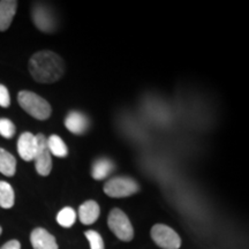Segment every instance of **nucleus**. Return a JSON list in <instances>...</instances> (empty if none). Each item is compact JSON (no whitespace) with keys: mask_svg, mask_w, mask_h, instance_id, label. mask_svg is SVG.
<instances>
[{"mask_svg":"<svg viewBox=\"0 0 249 249\" xmlns=\"http://www.w3.org/2000/svg\"><path fill=\"white\" fill-rule=\"evenodd\" d=\"M30 242L34 249H58L54 236L42 227H37L31 232Z\"/></svg>","mask_w":249,"mask_h":249,"instance_id":"1a4fd4ad","label":"nucleus"},{"mask_svg":"<svg viewBox=\"0 0 249 249\" xmlns=\"http://www.w3.org/2000/svg\"><path fill=\"white\" fill-rule=\"evenodd\" d=\"M29 71L37 82L50 85L57 82L64 75L65 64L54 52L39 51L30 58Z\"/></svg>","mask_w":249,"mask_h":249,"instance_id":"f257e3e1","label":"nucleus"},{"mask_svg":"<svg viewBox=\"0 0 249 249\" xmlns=\"http://www.w3.org/2000/svg\"><path fill=\"white\" fill-rule=\"evenodd\" d=\"M0 249H21V244L18 240H11L1 246Z\"/></svg>","mask_w":249,"mask_h":249,"instance_id":"412c9836","label":"nucleus"},{"mask_svg":"<svg viewBox=\"0 0 249 249\" xmlns=\"http://www.w3.org/2000/svg\"><path fill=\"white\" fill-rule=\"evenodd\" d=\"M33 21L35 23V26L38 28L40 31H44V33H52L54 31L55 23L54 15L52 14L51 9L46 7L44 5H36L33 8Z\"/></svg>","mask_w":249,"mask_h":249,"instance_id":"0eeeda50","label":"nucleus"},{"mask_svg":"<svg viewBox=\"0 0 249 249\" xmlns=\"http://www.w3.org/2000/svg\"><path fill=\"white\" fill-rule=\"evenodd\" d=\"M65 126L71 133L82 135L89 128V119L79 111H71L65 119Z\"/></svg>","mask_w":249,"mask_h":249,"instance_id":"9d476101","label":"nucleus"},{"mask_svg":"<svg viewBox=\"0 0 249 249\" xmlns=\"http://www.w3.org/2000/svg\"><path fill=\"white\" fill-rule=\"evenodd\" d=\"M107 225L113 234L121 241H132L134 238V227L129 218L123 210L114 208L108 213Z\"/></svg>","mask_w":249,"mask_h":249,"instance_id":"7ed1b4c3","label":"nucleus"},{"mask_svg":"<svg viewBox=\"0 0 249 249\" xmlns=\"http://www.w3.org/2000/svg\"><path fill=\"white\" fill-rule=\"evenodd\" d=\"M15 124L9 119H0V135L5 139H12L15 135Z\"/></svg>","mask_w":249,"mask_h":249,"instance_id":"a211bd4d","label":"nucleus"},{"mask_svg":"<svg viewBox=\"0 0 249 249\" xmlns=\"http://www.w3.org/2000/svg\"><path fill=\"white\" fill-rule=\"evenodd\" d=\"M37 149L34 161H35V167L37 173L39 176L46 177L51 173L52 170V158L48 148V142L44 134H37Z\"/></svg>","mask_w":249,"mask_h":249,"instance_id":"423d86ee","label":"nucleus"},{"mask_svg":"<svg viewBox=\"0 0 249 249\" xmlns=\"http://www.w3.org/2000/svg\"><path fill=\"white\" fill-rule=\"evenodd\" d=\"M11 105V97L9 92L5 86L0 85V107H8Z\"/></svg>","mask_w":249,"mask_h":249,"instance_id":"aec40b11","label":"nucleus"},{"mask_svg":"<svg viewBox=\"0 0 249 249\" xmlns=\"http://www.w3.org/2000/svg\"><path fill=\"white\" fill-rule=\"evenodd\" d=\"M17 171V160L11 152L0 148V173L6 177H13Z\"/></svg>","mask_w":249,"mask_h":249,"instance_id":"4468645a","label":"nucleus"},{"mask_svg":"<svg viewBox=\"0 0 249 249\" xmlns=\"http://www.w3.org/2000/svg\"><path fill=\"white\" fill-rule=\"evenodd\" d=\"M46 142H48V148L51 155L55 156V157H66L68 155L66 143L60 136L51 135L49 139H46Z\"/></svg>","mask_w":249,"mask_h":249,"instance_id":"dca6fc26","label":"nucleus"},{"mask_svg":"<svg viewBox=\"0 0 249 249\" xmlns=\"http://www.w3.org/2000/svg\"><path fill=\"white\" fill-rule=\"evenodd\" d=\"M1 232H2V229H1V226H0V235H1Z\"/></svg>","mask_w":249,"mask_h":249,"instance_id":"4be33fe9","label":"nucleus"},{"mask_svg":"<svg viewBox=\"0 0 249 249\" xmlns=\"http://www.w3.org/2000/svg\"><path fill=\"white\" fill-rule=\"evenodd\" d=\"M151 239L160 248L163 249H179L181 247L180 235L164 224H156L151 227Z\"/></svg>","mask_w":249,"mask_h":249,"instance_id":"39448f33","label":"nucleus"},{"mask_svg":"<svg viewBox=\"0 0 249 249\" xmlns=\"http://www.w3.org/2000/svg\"><path fill=\"white\" fill-rule=\"evenodd\" d=\"M18 1L15 0H1L0 1V31L7 30L15 17Z\"/></svg>","mask_w":249,"mask_h":249,"instance_id":"f8f14e48","label":"nucleus"},{"mask_svg":"<svg viewBox=\"0 0 249 249\" xmlns=\"http://www.w3.org/2000/svg\"><path fill=\"white\" fill-rule=\"evenodd\" d=\"M76 220V213L73 208L66 207L64 209L59 211L57 214V222L60 226L65 227V229H68V227H71L74 225Z\"/></svg>","mask_w":249,"mask_h":249,"instance_id":"f3484780","label":"nucleus"},{"mask_svg":"<svg viewBox=\"0 0 249 249\" xmlns=\"http://www.w3.org/2000/svg\"><path fill=\"white\" fill-rule=\"evenodd\" d=\"M85 235L86 238L88 239L91 249H105L104 241H103V238L98 232L89 230V231H87L85 233Z\"/></svg>","mask_w":249,"mask_h":249,"instance_id":"6ab92c4d","label":"nucleus"},{"mask_svg":"<svg viewBox=\"0 0 249 249\" xmlns=\"http://www.w3.org/2000/svg\"><path fill=\"white\" fill-rule=\"evenodd\" d=\"M140 191L139 183L129 177H116L104 185V193L113 198L128 197Z\"/></svg>","mask_w":249,"mask_h":249,"instance_id":"20e7f679","label":"nucleus"},{"mask_svg":"<svg viewBox=\"0 0 249 249\" xmlns=\"http://www.w3.org/2000/svg\"><path fill=\"white\" fill-rule=\"evenodd\" d=\"M15 203L13 187L6 181H0V207L2 209H11Z\"/></svg>","mask_w":249,"mask_h":249,"instance_id":"2eb2a0df","label":"nucleus"},{"mask_svg":"<svg viewBox=\"0 0 249 249\" xmlns=\"http://www.w3.org/2000/svg\"><path fill=\"white\" fill-rule=\"evenodd\" d=\"M113 161L107 160V158H101L93 163L91 169V176L95 180H103L113 172L114 170Z\"/></svg>","mask_w":249,"mask_h":249,"instance_id":"ddd939ff","label":"nucleus"},{"mask_svg":"<svg viewBox=\"0 0 249 249\" xmlns=\"http://www.w3.org/2000/svg\"><path fill=\"white\" fill-rule=\"evenodd\" d=\"M101 209L97 202L89 200L82 203L79 208L80 222L85 225H91L99 218Z\"/></svg>","mask_w":249,"mask_h":249,"instance_id":"9b49d317","label":"nucleus"},{"mask_svg":"<svg viewBox=\"0 0 249 249\" xmlns=\"http://www.w3.org/2000/svg\"><path fill=\"white\" fill-rule=\"evenodd\" d=\"M37 149L36 135L29 132H24L20 135L18 141V152L20 157L26 161L34 160Z\"/></svg>","mask_w":249,"mask_h":249,"instance_id":"6e6552de","label":"nucleus"},{"mask_svg":"<svg viewBox=\"0 0 249 249\" xmlns=\"http://www.w3.org/2000/svg\"><path fill=\"white\" fill-rule=\"evenodd\" d=\"M18 102L28 114H30L37 120L49 119L52 113L51 105L49 104L48 101L33 91L23 90V91L18 92Z\"/></svg>","mask_w":249,"mask_h":249,"instance_id":"f03ea898","label":"nucleus"}]
</instances>
